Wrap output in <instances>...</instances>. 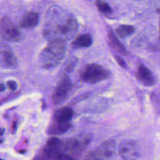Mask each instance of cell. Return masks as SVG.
<instances>
[{
    "label": "cell",
    "mask_w": 160,
    "mask_h": 160,
    "mask_svg": "<svg viewBox=\"0 0 160 160\" xmlns=\"http://www.w3.org/2000/svg\"><path fill=\"white\" fill-rule=\"evenodd\" d=\"M78 28L76 19L72 14L58 6H52L47 12L42 34L49 41H66L74 36Z\"/></svg>",
    "instance_id": "1"
},
{
    "label": "cell",
    "mask_w": 160,
    "mask_h": 160,
    "mask_svg": "<svg viewBox=\"0 0 160 160\" xmlns=\"http://www.w3.org/2000/svg\"><path fill=\"white\" fill-rule=\"evenodd\" d=\"M66 51V44L65 41L61 39L49 41V42L40 54L41 65L44 68L55 67L62 59Z\"/></svg>",
    "instance_id": "2"
},
{
    "label": "cell",
    "mask_w": 160,
    "mask_h": 160,
    "mask_svg": "<svg viewBox=\"0 0 160 160\" xmlns=\"http://www.w3.org/2000/svg\"><path fill=\"white\" fill-rule=\"evenodd\" d=\"M81 79L88 83H96L107 79L108 71L97 64H91L84 67L80 72Z\"/></svg>",
    "instance_id": "3"
},
{
    "label": "cell",
    "mask_w": 160,
    "mask_h": 160,
    "mask_svg": "<svg viewBox=\"0 0 160 160\" xmlns=\"http://www.w3.org/2000/svg\"><path fill=\"white\" fill-rule=\"evenodd\" d=\"M72 83L67 75H63L58 81L57 86L52 93V100L54 104L62 103L68 96L71 91Z\"/></svg>",
    "instance_id": "4"
},
{
    "label": "cell",
    "mask_w": 160,
    "mask_h": 160,
    "mask_svg": "<svg viewBox=\"0 0 160 160\" xmlns=\"http://www.w3.org/2000/svg\"><path fill=\"white\" fill-rule=\"evenodd\" d=\"M62 146L61 141L55 137L49 138L42 150L33 159V160H49L54 158L58 153Z\"/></svg>",
    "instance_id": "5"
},
{
    "label": "cell",
    "mask_w": 160,
    "mask_h": 160,
    "mask_svg": "<svg viewBox=\"0 0 160 160\" xmlns=\"http://www.w3.org/2000/svg\"><path fill=\"white\" fill-rule=\"evenodd\" d=\"M0 33L4 39L9 41H18L20 38L17 26L8 17L4 16L0 21Z\"/></svg>",
    "instance_id": "6"
},
{
    "label": "cell",
    "mask_w": 160,
    "mask_h": 160,
    "mask_svg": "<svg viewBox=\"0 0 160 160\" xmlns=\"http://www.w3.org/2000/svg\"><path fill=\"white\" fill-rule=\"evenodd\" d=\"M118 151L124 160H136L139 156V146L132 139L122 141L119 145Z\"/></svg>",
    "instance_id": "7"
},
{
    "label": "cell",
    "mask_w": 160,
    "mask_h": 160,
    "mask_svg": "<svg viewBox=\"0 0 160 160\" xmlns=\"http://www.w3.org/2000/svg\"><path fill=\"white\" fill-rule=\"evenodd\" d=\"M0 61L6 68H14L18 66V61L12 51L6 44H0Z\"/></svg>",
    "instance_id": "8"
},
{
    "label": "cell",
    "mask_w": 160,
    "mask_h": 160,
    "mask_svg": "<svg viewBox=\"0 0 160 160\" xmlns=\"http://www.w3.org/2000/svg\"><path fill=\"white\" fill-rule=\"evenodd\" d=\"M116 142L114 140H108L102 142L93 151L99 160H107L110 158L114 152Z\"/></svg>",
    "instance_id": "9"
},
{
    "label": "cell",
    "mask_w": 160,
    "mask_h": 160,
    "mask_svg": "<svg viewBox=\"0 0 160 160\" xmlns=\"http://www.w3.org/2000/svg\"><path fill=\"white\" fill-rule=\"evenodd\" d=\"M138 79L146 86H152L155 83V78L153 73L143 64L138 67Z\"/></svg>",
    "instance_id": "10"
},
{
    "label": "cell",
    "mask_w": 160,
    "mask_h": 160,
    "mask_svg": "<svg viewBox=\"0 0 160 160\" xmlns=\"http://www.w3.org/2000/svg\"><path fill=\"white\" fill-rule=\"evenodd\" d=\"M39 19L38 13L33 11L28 12L22 17L20 24L22 28L32 29L38 25Z\"/></svg>",
    "instance_id": "11"
},
{
    "label": "cell",
    "mask_w": 160,
    "mask_h": 160,
    "mask_svg": "<svg viewBox=\"0 0 160 160\" xmlns=\"http://www.w3.org/2000/svg\"><path fill=\"white\" fill-rule=\"evenodd\" d=\"M73 116L72 110L67 107H64L57 110L53 116L55 122L61 123H68L71 120Z\"/></svg>",
    "instance_id": "12"
},
{
    "label": "cell",
    "mask_w": 160,
    "mask_h": 160,
    "mask_svg": "<svg viewBox=\"0 0 160 160\" xmlns=\"http://www.w3.org/2000/svg\"><path fill=\"white\" fill-rule=\"evenodd\" d=\"M71 126L70 122L68 123H61L55 122L51 124L48 129L49 134L52 135H59L66 132Z\"/></svg>",
    "instance_id": "13"
},
{
    "label": "cell",
    "mask_w": 160,
    "mask_h": 160,
    "mask_svg": "<svg viewBox=\"0 0 160 160\" xmlns=\"http://www.w3.org/2000/svg\"><path fill=\"white\" fill-rule=\"evenodd\" d=\"M108 39L109 44L114 50H115L116 51L121 54H127V51L123 44L121 42V41L118 39V38L116 36L114 32L111 31H109Z\"/></svg>",
    "instance_id": "14"
},
{
    "label": "cell",
    "mask_w": 160,
    "mask_h": 160,
    "mask_svg": "<svg viewBox=\"0 0 160 160\" xmlns=\"http://www.w3.org/2000/svg\"><path fill=\"white\" fill-rule=\"evenodd\" d=\"M92 44V38L89 34H82L78 36L72 42L74 48H88Z\"/></svg>",
    "instance_id": "15"
},
{
    "label": "cell",
    "mask_w": 160,
    "mask_h": 160,
    "mask_svg": "<svg viewBox=\"0 0 160 160\" xmlns=\"http://www.w3.org/2000/svg\"><path fill=\"white\" fill-rule=\"evenodd\" d=\"M118 34L121 37H126L132 34L134 32V28L131 25H120L116 29Z\"/></svg>",
    "instance_id": "16"
},
{
    "label": "cell",
    "mask_w": 160,
    "mask_h": 160,
    "mask_svg": "<svg viewBox=\"0 0 160 160\" xmlns=\"http://www.w3.org/2000/svg\"><path fill=\"white\" fill-rule=\"evenodd\" d=\"M96 6L98 10L101 13H103L105 14H109L112 12V9L109 6V5L103 1L98 0L96 2Z\"/></svg>",
    "instance_id": "17"
},
{
    "label": "cell",
    "mask_w": 160,
    "mask_h": 160,
    "mask_svg": "<svg viewBox=\"0 0 160 160\" xmlns=\"http://www.w3.org/2000/svg\"><path fill=\"white\" fill-rule=\"evenodd\" d=\"M78 62V59L76 58H71L69 61L67 62L66 66H65V71L67 72H71L74 68H75L76 64Z\"/></svg>",
    "instance_id": "18"
},
{
    "label": "cell",
    "mask_w": 160,
    "mask_h": 160,
    "mask_svg": "<svg viewBox=\"0 0 160 160\" xmlns=\"http://www.w3.org/2000/svg\"><path fill=\"white\" fill-rule=\"evenodd\" d=\"M54 160H74L72 157L64 153H58L54 158Z\"/></svg>",
    "instance_id": "19"
},
{
    "label": "cell",
    "mask_w": 160,
    "mask_h": 160,
    "mask_svg": "<svg viewBox=\"0 0 160 160\" xmlns=\"http://www.w3.org/2000/svg\"><path fill=\"white\" fill-rule=\"evenodd\" d=\"M114 57H115V59H116V61L118 62V63L119 64L120 66H121L123 68H127L126 63L122 58H121L120 56H119L118 55H116Z\"/></svg>",
    "instance_id": "20"
},
{
    "label": "cell",
    "mask_w": 160,
    "mask_h": 160,
    "mask_svg": "<svg viewBox=\"0 0 160 160\" xmlns=\"http://www.w3.org/2000/svg\"><path fill=\"white\" fill-rule=\"evenodd\" d=\"M7 85L11 91H15L17 89V87H18L17 82L14 81H12V80L8 81L7 82Z\"/></svg>",
    "instance_id": "21"
},
{
    "label": "cell",
    "mask_w": 160,
    "mask_h": 160,
    "mask_svg": "<svg viewBox=\"0 0 160 160\" xmlns=\"http://www.w3.org/2000/svg\"><path fill=\"white\" fill-rule=\"evenodd\" d=\"M151 1L156 11L160 13V0H151Z\"/></svg>",
    "instance_id": "22"
},
{
    "label": "cell",
    "mask_w": 160,
    "mask_h": 160,
    "mask_svg": "<svg viewBox=\"0 0 160 160\" xmlns=\"http://www.w3.org/2000/svg\"><path fill=\"white\" fill-rule=\"evenodd\" d=\"M5 89V86L2 83H0V92L4 91Z\"/></svg>",
    "instance_id": "23"
},
{
    "label": "cell",
    "mask_w": 160,
    "mask_h": 160,
    "mask_svg": "<svg viewBox=\"0 0 160 160\" xmlns=\"http://www.w3.org/2000/svg\"><path fill=\"white\" fill-rule=\"evenodd\" d=\"M26 152V150H21V151H19V152L20 153H24V152Z\"/></svg>",
    "instance_id": "24"
},
{
    "label": "cell",
    "mask_w": 160,
    "mask_h": 160,
    "mask_svg": "<svg viewBox=\"0 0 160 160\" xmlns=\"http://www.w3.org/2000/svg\"><path fill=\"white\" fill-rule=\"evenodd\" d=\"M159 32H160V21H159Z\"/></svg>",
    "instance_id": "25"
},
{
    "label": "cell",
    "mask_w": 160,
    "mask_h": 160,
    "mask_svg": "<svg viewBox=\"0 0 160 160\" xmlns=\"http://www.w3.org/2000/svg\"><path fill=\"white\" fill-rule=\"evenodd\" d=\"M0 160H3V159H0Z\"/></svg>",
    "instance_id": "26"
},
{
    "label": "cell",
    "mask_w": 160,
    "mask_h": 160,
    "mask_svg": "<svg viewBox=\"0 0 160 160\" xmlns=\"http://www.w3.org/2000/svg\"><path fill=\"white\" fill-rule=\"evenodd\" d=\"M136 1H140V0H136Z\"/></svg>",
    "instance_id": "27"
}]
</instances>
